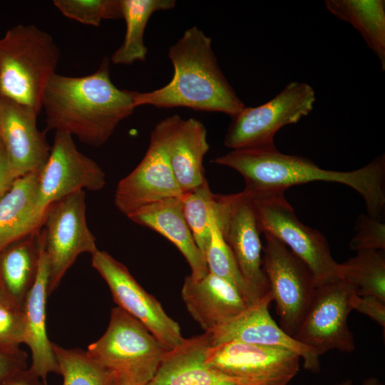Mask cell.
<instances>
[{
	"instance_id": "cell-1",
	"label": "cell",
	"mask_w": 385,
	"mask_h": 385,
	"mask_svg": "<svg viewBox=\"0 0 385 385\" xmlns=\"http://www.w3.org/2000/svg\"><path fill=\"white\" fill-rule=\"evenodd\" d=\"M109 60L80 77L53 74L46 83L41 108L48 130L76 136L93 147L104 145L118 124L134 111L135 91L120 89L110 78Z\"/></svg>"
},
{
	"instance_id": "cell-2",
	"label": "cell",
	"mask_w": 385,
	"mask_h": 385,
	"mask_svg": "<svg viewBox=\"0 0 385 385\" xmlns=\"http://www.w3.org/2000/svg\"><path fill=\"white\" fill-rule=\"evenodd\" d=\"M212 162L239 173L245 180L244 191L251 195L284 192L289 187L310 182L336 183L357 192L370 217L381 220L384 212V154L351 171L324 169L306 158L284 154L276 148L232 150Z\"/></svg>"
},
{
	"instance_id": "cell-3",
	"label": "cell",
	"mask_w": 385,
	"mask_h": 385,
	"mask_svg": "<svg viewBox=\"0 0 385 385\" xmlns=\"http://www.w3.org/2000/svg\"><path fill=\"white\" fill-rule=\"evenodd\" d=\"M168 57L173 66L172 79L152 91H135L136 108L185 107L232 118L245 107L220 68L212 38L197 26L184 31L169 48Z\"/></svg>"
},
{
	"instance_id": "cell-4",
	"label": "cell",
	"mask_w": 385,
	"mask_h": 385,
	"mask_svg": "<svg viewBox=\"0 0 385 385\" xmlns=\"http://www.w3.org/2000/svg\"><path fill=\"white\" fill-rule=\"evenodd\" d=\"M60 48L37 26L17 25L0 39V98L39 113L47 81L56 72Z\"/></svg>"
},
{
	"instance_id": "cell-5",
	"label": "cell",
	"mask_w": 385,
	"mask_h": 385,
	"mask_svg": "<svg viewBox=\"0 0 385 385\" xmlns=\"http://www.w3.org/2000/svg\"><path fill=\"white\" fill-rule=\"evenodd\" d=\"M168 350L140 322L115 307L105 333L86 353L117 378L147 385Z\"/></svg>"
},
{
	"instance_id": "cell-6",
	"label": "cell",
	"mask_w": 385,
	"mask_h": 385,
	"mask_svg": "<svg viewBox=\"0 0 385 385\" xmlns=\"http://www.w3.org/2000/svg\"><path fill=\"white\" fill-rule=\"evenodd\" d=\"M251 196L261 233L285 245L309 268L317 286L340 279V264L332 257L325 237L297 218L284 192Z\"/></svg>"
},
{
	"instance_id": "cell-7",
	"label": "cell",
	"mask_w": 385,
	"mask_h": 385,
	"mask_svg": "<svg viewBox=\"0 0 385 385\" xmlns=\"http://www.w3.org/2000/svg\"><path fill=\"white\" fill-rule=\"evenodd\" d=\"M315 101V91L309 84L290 82L267 102L256 107L245 106L232 117L224 145L232 150L274 148L277 132L309 115Z\"/></svg>"
},
{
	"instance_id": "cell-8",
	"label": "cell",
	"mask_w": 385,
	"mask_h": 385,
	"mask_svg": "<svg viewBox=\"0 0 385 385\" xmlns=\"http://www.w3.org/2000/svg\"><path fill=\"white\" fill-rule=\"evenodd\" d=\"M211 209L223 240L246 282L258 297L269 291L262 268L261 233L252 196L244 190L214 194Z\"/></svg>"
},
{
	"instance_id": "cell-9",
	"label": "cell",
	"mask_w": 385,
	"mask_h": 385,
	"mask_svg": "<svg viewBox=\"0 0 385 385\" xmlns=\"http://www.w3.org/2000/svg\"><path fill=\"white\" fill-rule=\"evenodd\" d=\"M265 237L263 271L276 304L279 325L293 337L312 299L315 279L309 268L285 245L269 235Z\"/></svg>"
},
{
	"instance_id": "cell-10",
	"label": "cell",
	"mask_w": 385,
	"mask_h": 385,
	"mask_svg": "<svg viewBox=\"0 0 385 385\" xmlns=\"http://www.w3.org/2000/svg\"><path fill=\"white\" fill-rule=\"evenodd\" d=\"M86 194L76 192L51 204L42 227L44 247L49 265L48 294L82 253L98 249L86 217Z\"/></svg>"
},
{
	"instance_id": "cell-11",
	"label": "cell",
	"mask_w": 385,
	"mask_h": 385,
	"mask_svg": "<svg viewBox=\"0 0 385 385\" xmlns=\"http://www.w3.org/2000/svg\"><path fill=\"white\" fill-rule=\"evenodd\" d=\"M356 294V289L341 279L317 286L293 337L319 356L333 349L352 352L356 346L347 320Z\"/></svg>"
},
{
	"instance_id": "cell-12",
	"label": "cell",
	"mask_w": 385,
	"mask_h": 385,
	"mask_svg": "<svg viewBox=\"0 0 385 385\" xmlns=\"http://www.w3.org/2000/svg\"><path fill=\"white\" fill-rule=\"evenodd\" d=\"M91 263L108 284L117 307L140 322L169 349L184 342L179 324L140 286L123 263L99 250L92 255Z\"/></svg>"
},
{
	"instance_id": "cell-13",
	"label": "cell",
	"mask_w": 385,
	"mask_h": 385,
	"mask_svg": "<svg viewBox=\"0 0 385 385\" xmlns=\"http://www.w3.org/2000/svg\"><path fill=\"white\" fill-rule=\"evenodd\" d=\"M300 359L284 347L227 342L211 346L206 362L245 385H288L299 371Z\"/></svg>"
},
{
	"instance_id": "cell-14",
	"label": "cell",
	"mask_w": 385,
	"mask_h": 385,
	"mask_svg": "<svg viewBox=\"0 0 385 385\" xmlns=\"http://www.w3.org/2000/svg\"><path fill=\"white\" fill-rule=\"evenodd\" d=\"M106 183L98 164L81 153L73 136L55 132L48 158L39 173L37 205L43 212L53 202L84 189L98 191Z\"/></svg>"
},
{
	"instance_id": "cell-15",
	"label": "cell",
	"mask_w": 385,
	"mask_h": 385,
	"mask_svg": "<svg viewBox=\"0 0 385 385\" xmlns=\"http://www.w3.org/2000/svg\"><path fill=\"white\" fill-rule=\"evenodd\" d=\"M183 195L170 164L160 130L156 125L143 158L118 183L115 205L128 216L145 205L168 198H182Z\"/></svg>"
},
{
	"instance_id": "cell-16",
	"label": "cell",
	"mask_w": 385,
	"mask_h": 385,
	"mask_svg": "<svg viewBox=\"0 0 385 385\" xmlns=\"http://www.w3.org/2000/svg\"><path fill=\"white\" fill-rule=\"evenodd\" d=\"M272 301L270 290L258 301L211 332L212 346L241 342L289 349L303 359L304 367L312 373L320 371L319 356L282 329L272 319L269 306Z\"/></svg>"
},
{
	"instance_id": "cell-17",
	"label": "cell",
	"mask_w": 385,
	"mask_h": 385,
	"mask_svg": "<svg viewBox=\"0 0 385 385\" xmlns=\"http://www.w3.org/2000/svg\"><path fill=\"white\" fill-rule=\"evenodd\" d=\"M32 108L0 98V140L16 178L40 173L51 146L45 133L36 125L38 116Z\"/></svg>"
},
{
	"instance_id": "cell-18",
	"label": "cell",
	"mask_w": 385,
	"mask_h": 385,
	"mask_svg": "<svg viewBox=\"0 0 385 385\" xmlns=\"http://www.w3.org/2000/svg\"><path fill=\"white\" fill-rule=\"evenodd\" d=\"M156 125L183 192L200 186L206 180L203 163L210 148L204 124L195 118L183 119L175 114Z\"/></svg>"
},
{
	"instance_id": "cell-19",
	"label": "cell",
	"mask_w": 385,
	"mask_h": 385,
	"mask_svg": "<svg viewBox=\"0 0 385 385\" xmlns=\"http://www.w3.org/2000/svg\"><path fill=\"white\" fill-rule=\"evenodd\" d=\"M181 297L190 316L205 332H211L250 305L232 284L210 272L198 279L188 275Z\"/></svg>"
},
{
	"instance_id": "cell-20",
	"label": "cell",
	"mask_w": 385,
	"mask_h": 385,
	"mask_svg": "<svg viewBox=\"0 0 385 385\" xmlns=\"http://www.w3.org/2000/svg\"><path fill=\"white\" fill-rule=\"evenodd\" d=\"M211 346L208 332L185 339L168 351L147 385H245L206 362Z\"/></svg>"
},
{
	"instance_id": "cell-21",
	"label": "cell",
	"mask_w": 385,
	"mask_h": 385,
	"mask_svg": "<svg viewBox=\"0 0 385 385\" xmlns=\"http://www.w3.org/2000/svg\"><path fill=\"white\" fill-rule=\"evenodd\" d=\"M49 265L44 247L42 228L40 230V255L34 284L23 306L25 319V344L31 353L30 371L47 385L50 373L59 374L58 366L46 327V304L48 297Z\"/></svg>"
},
{
	"instance_id": "cell-22",
	"label": "cell",
	"mask_w": 385,
	"mask_h": 385,
	"mask_svg": "<svg viewBox=\"0 0 385 385\" xmlns=\"http://www.w3.org/2000/svg\"><path fill=\"white\" fill-rule=\"evenodd\" d=\"M127 217L170 241L188 262L192 278L198 279L209 272L205 257L185 219L181 198H168L145 205Z\"/></svg>"
},
{
	"instance_id": "cell-23",
	"label": "cell",
	"mask_w": 385,
	"mask_h": 385,
	"mask_svg": "<svg viewBox=\"0 0 385 385\" xmlns=\"http://www.w3.org/2000/svg\"><path fill=\"white\" fill-rule=\"evenodd\" d=\"M38 176L33 173L17 178L0 200V252L42 228L47 210L37 205Z\"/></svg>"
},
{
	"instance_id": "cell-24",
	"label": "cell",
	"mask_w": 385,
	"mask_h": 385,
	"mask_svg": "<svg viewBox=\"0 0 385 385\" xmlns=\"http://www.w3.org/2000/svg\"><path fill=\"white\" fill-rule=\"evenodd\" d=\"M40 230L12 242L0 252V284L6 297L21 308L38 272Z\"/></svg>"
},
{
	"instance_id": "cell-25",
	"label": "cell",
	"mask_w": 385,
	"mask_h": 385,
	"mask_svg": "<svg viewBox=\"0 0 385 385\" xmlns=\"http://www.w3.org/2000/svg\"><path fill=\"white\" fill-rule=\"evenodd\" d=\"M324 5L332 14L359 31L385 71V1L326 0Z\"/></svg>"
},
{
	"instance_id": "cell-26",
	"label": "cell",
	"mask_w": 385,
	"mask_h": 385,
	"mask_svg": "<svg viewBox=\"0 0 385 385\" xmlns=\"http://www.w3.org/2000/svg\"><path fill=\"white\" fill-rule=\"evenodd\" d=\"M175 4V0H120L126 31L121 46L111 56V62L131 65L145 61L148 48L143 37L150 16L155 12L172 9Z\"/></svg>"
},
{
	"instance_id": "cell-27",
	"label": "cell",
	"mask_w": 385,
	"mask_h": 385,
	"mask_svg": "<svg viewBox=\"0 0 385 385\" xmlns=\"http://www.w3.org/2000/svg\"><path fill=\"white\" fill-rule=\"evenodd\" d=\"M340 279L358 295H373L385 301L384 251L365 250L340 264Z\"/></svg>"
},
{
	"instance_id": "cell-28",
	"label": "cell",
	"mask_w": 385,
	"mask_h": 385,
	"mask_svg": "<svg viewBox=\"0 0 385 385\" xmlns=\"http://www.w3.org/2000/svg\"><path fill=\"white\" fill-rule=\"evenodd\" d=\"M63 377L62 385H115L117 376L80 349H65L52 343Z\"/></svg>"
},
{
	"instance_id": "cell-29",
	"label": "cell",
	"mask_w": 385,
	"mask_h": 385,
	"mask_svg": "<svg viewBox=\"0 0 385 385\" xmlns=\"http://www.w3.org/2000/svg\"><path fill=\"white\" fill-rule=\"evenodd\" d=\"M210 240L205 253L209 272L232 284L241 293L248 304L256 302L261 297L255 294L242 275L230 248L218 229L210 205Z\"/></svg>"
},
{
	"instance_id": "cell-30",
	"label": "cell",
	"mask_w": 385,
	"mask_h": 385,
	"mask_svg": "<svg viewBox=\"0 0 385 385\" xmlns=\"http://www.w3.org/2000/svg\"><path fill=\"white\" fill-rule=\"evenodd\" d=\"M213 196L206 180L198 188L184 193L181 198L185 219L204 256L210 240V205Z\"/></svg>"
},
{
	"instance_id": "cell-31",
	"label": "cell",
	"mask_w": 385,
	"mask_h": 385,
	"mask_svg": "<svg viewBox=\"0 0 385 385\" xmlns=\"http://www.w3.org/2000/svg\"><path fill=\"white\" fill-rule=\"evenodd\" d=\"M53 5L66 17L93 26L122 18L120 0H54Z\"/></svg>"
},
{
	"instance_id": "cell-32",
	"label": "cell",
	"mask_w": 385,
	"mask_h": 385,
	"mask_svg": "<svg viewBox=\"0 0 385 385\" xmlns=\"http://www.w3.org/2000/svg\"><path fill=\"white\" fill-rule=\"evenodd\" d=\"M23 308L6 298L0 302V348L16 351L25 344Z\"/></svg>"
},
{
	"instance_id": "cell-33",
	"label": "cell",
	"mask_w": 385,
	"mask_h": 385,
	"mask_svg": "<svg viewBox=\"0 0 385 385\" xmlns=\"http://www.w3.org/2000/svg\"><path fill=\"white\" fill-rule=\"evenodd\" d=\"M349 248L356 252L365 250H385V224L369 215H360Z\"/></svg>"
},
{
	"instance_id": "cell-34",
	"label": "cell",
	"mask_w": 385,
	"mask_h": 385,
	"mask_svg": "<svg viewBox=\"0 0 385 385\" xmlns=\"http://www.w3.org/2000/svg\"><path fill=\"white\" fill-rule=\"evenodd\" d=\"M352 309L363 314L376 322L385 330V301L373 295L356 294L351 302Z\"/></svg>"
},
{
	"instance_id": "cell-35",
	"label": "cell",
	"mask_w": 385,
	"mask_h": 385,
	"mask_svg": "<svg viewBox=\"0 0 385 385\" xmlns=\"http://www.w3.org/2000/svg\"><path fill=\"white\" fill-rule=\"evenodd\" d=\"M27 369V354L0 348V382Z\"/></svg>"
},
{
	"instance_id": "cell-36",
	"label": "cell",
	"mask_w": 385,
	"mask_h": 385,
	"mask_svg": "<svg viewBox=\"0 0 385 385\" xmlns=\"http://www.w3.org/2000/svg\"><path fill=\"white\" fill-rule=\"evenodd\" d=\"M10 167L4 147L0 140V200L16 180Z\"/></svg>"
},
{
	"instance_id": "cell-37",
	"label": "cell",
	"mask_w": 385,
	"mask_h": 385,
	"mask_svg": "<svg viewBox=\"0 0 385 385\" xmlns=\"http://www.w3.org/2000/svg\"><path fill=\"white\" fill-rule=\"evenodd\" d=\"M0 385H44L41 380L34 375L29 369L0 382Z\"/></svg>"
},
{
	"instance_id": "cell-38",
	"label": "cell",
	"mask_w": 385,
	"mask_h": 385,
	"mask_svg": "<svg viewBox=\"0 0 385 385\" xmlns=\"http://www.w3.org/2000/svg\"><path fill=\"white\" fill-rule=\"evenodd\" d=\"M334 385H353V383L351 380L346 379L339 383H337ZM361 385H384L377 378L374 376H370L364 379Z\"/></svg>"
},
{
	"instance_id": "cell-39",
	"label": "cell",
	"mask_w": 385,
	"mask_h": 385,
	"mask_svg": "<svg viewBox=\"0 0 385 385\" xmlns=\"http://www.w3.org/2000/svg\"><path fill=\"white\" fill-rule=\"evenodd\" d=\"M115 385H138L128 380L117 378V381Z\"/></svg>"
},
{
	"instance_id": "cell-40",
	"label": "cell",
	"mask_w": 385,
	"mask_h": 385,
	"mask_svg": "<svg viewBox=\"0 0 385 385\" xmlns=\"http://www.w3.org/2000/svg\"><path fill=\"white\" fill-rule=\"evenodd\" d=\"M6 298H8V297H6V294L1 284H0V302L5 299H6Z\"/></svg>"
},
{
	"instance_id": "cell-41",
	"label": "cell",
	"mask_w": 385,
	"mask_h": 385,
	"mask_svg": "<svg viewBox=\"0 0 385 385\" xmlns=\"http://www.w3.org/2000/svg\"><path fill=\"white\" fill-rule=\"evenodd\" d=\"M288 385H290V384H288Z\"/></svg>"
}]
</instances>
